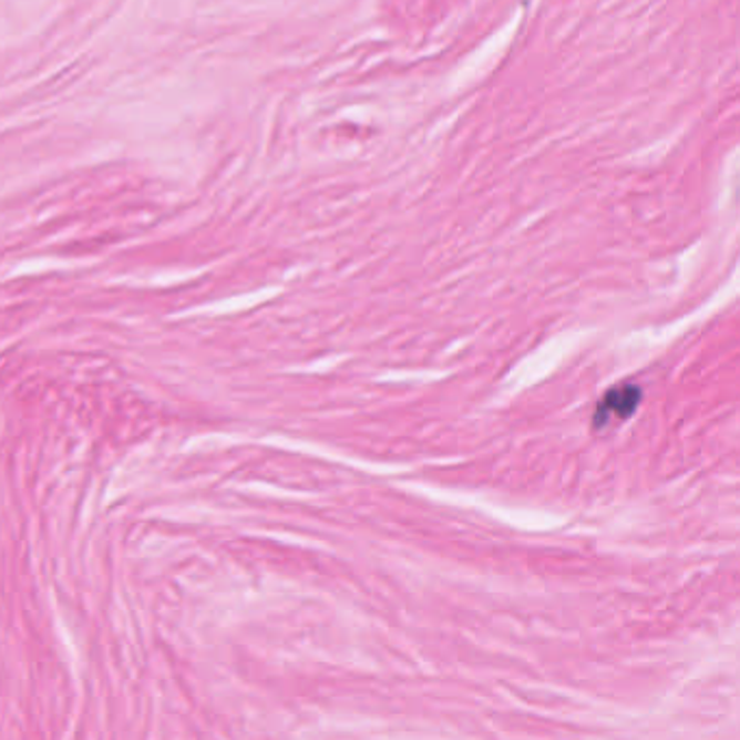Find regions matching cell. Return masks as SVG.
<instances>
[{
	"label": "cell",
	"instance_id": "cell-1",
	"mask_svg": "<svg viewBox=\"0 0 740 740\" xmlns=\"http://www.w3.org/2000/svg\"><path fill=\"white\" fill-rule=\"evenodd\" d=\"M638 402H640V389L633 382L610 389L597 404L593 422L595 428H602L610 420H628L635 413Z\"/></svg>",
	"mask_w": 740,
	"mask_h": 740
}]
</instances>
